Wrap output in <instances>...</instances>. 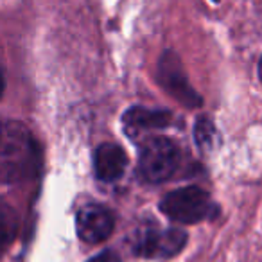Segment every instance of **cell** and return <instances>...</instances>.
Instances as JSON below:
<instances>
[{
    "label": "cell",
    "mask_w": 262,
    "mask_h": 262,
    "mask_svg": "<svg viewBox=\"0 0 262 262\" xmlns=\"http://www.w3.org/2000/svg\"><path fill=\"white\" fill-rule=\"evenodd\" d=\"M40 165V149L31 131L16 120H8L2 127L0 169L2 182L18 183L29 180Z\"/></svg>",
    "instance_id": "obj_1"
},
{
    "label": "cell",
    "mask_w": 262,
    "mask_h": 262,
    "mask_svg": "<svg viewBox=\"0 0 262 262\" xmlns=\"http://www.w3.org/2000/svg\"><path fill=\"white\" fill-rule=\"evenodd\" d=\"M127 165L126 151L119 144L106 142L95 149L94 155V171L101 182L112 183L122 178Z\"/></svg>",
    "instance_id": "obj_7"
},
{
    "label": "cell",
    "mask_w": 262,
    "mask_h": 262,
    "mask_svg": "<svg viewBox=\"0 0 262 262\" xmlns=\"http://www.w3.org/2000/svg\"><path fill=\"white\" fill-rule=\"evenodd\" d=\"M180 147L167 137H153L139 155V174L149 183H162L176 172L180 165Z\"/></svg>",
    "instance_id": "obj_3"
},
{
    "label": "cell",
    "mask_w": 262,
    "mask_h": 262,
    "mask_svg": "<svg viewBox=\"0 0 262 262\" xmlns=\"http://www.w3.org/2000/svg\"><path fill=\"white\" fill-rule=\"evenodd\" d=\"M214 2H219V0H214Z\"/></svg>",
    "instance_id": "obj_12"
},
{
    "label": "cell",
    "mask_w": 262,
    "mask_h": 262,
    "mask_svg": "<svg viewBox=\"0 0 262 262\" xmlns=\"http://www.w3.org/2000/svg\"><path fill=\"white\" fill-rule=\"evenodd\" d=\"M113 226H115V221H113L112 212L97 203L84 205L76 215L77 235L83 243L88 244H99L106 241L112 235Z\"/></svg>",
    "instance_id": "obj_6"
},
{
    "label": "cell",
    "mask_w": 262,
    "mask_h": 262,
    "mask_svg": "<svg viewBox=\"0 0 262 262\" xmlns=\"http://www.w3.org/2000/svg\"><path fill=\"white\" fill-rule=\"evenodd\" d=\"M160 210L176 223L194 225V223L214 217L217 207L210 200L207 190L190 185L176 189L169 192L167 196H164L160 203Z\"/></svg>",
    "instance_id": "obj_2"
},
{
    "label": "cell",
    "mask_w": 262,
    "mask_h": 262,
    "mask_svg": "<svg viewBox=\"0 0 262 262\" xmlns=\"http://www.w3.org/2000/svg\"><path fill=\"white\" fill-rule=\"evenodd\" d=\"M158 83L185 108H201L203 104V99L190 86L182 61L174 52L167 51L162 54L160 61H158Z\"/></svg>",
    "instance_id": "obj_4"
},
{
    "label": "cell",
    "mask_w": 262,
    "mask_h": 262,
    "mask_svg": "<svg viewBox=\"0 0 262 262\" xmlns=\"http://www.w3.org/2000/svg\"><path fill=\"white\" fill-rule=\"evenodd\" d=\"M185 243L187 233L180 228H147L139 235L135 250L146 258H169L178 253L185 246Z\"/></svg>",
    "instance_id": "obj_5"
},
{
    "label": "cell",
    "mask_w": 262,
    "mask_h": 262,
    "mask_svg": "<svg viewBox=\"0 0 262 262\" xmlns=\"http://www.w3.org/2000/svg\"><path fill=\"white\" fill-rule=\"evenodd\" d=\"M194 139L200 149H208L212 147L215 139V126L208 117H200L194 126Z\"/></svg>",
    "instance_id": "obj_9"
},
{
    "label": "cell",
    "mask_w": 262,
    "mask_h": 262,
    "mask_svg": "<svg viewBox=\"0 0 262 262\" xmlns=\"http://www.w3.org/2000/svg\"><path fill=\"white\" fill-rule=\"evenodd\" d=\"M122 120L127 135L135 137L139 131L167 127L172 120V115L167 110H153V108H144V106H133V108H129L124 113Z\"/></svg>",
    "instance_id": "obj_8"
},
{
    "label": "cell",
    "mask_w": 262,
    "mask_h": 262,
    "mask_svg": "<svg viewBox=\"0 0 262 262\" xmlns=\"http://www.w3.org/2000/svg\"><path fill=\"white\" fill-rule=\"evenodd\" d=\"M88 262H120V258H119V255H117L115 251L104 250V251H101L99 255H95L94 258H90Z\"/></svg>",
    "instance_id": "obj_10"
},
{
    "label": "cell",
    "mask_w": 262,
    "mask_h": 262,
    "mask_svg": "<svg viewBox=\"0 0 262 262\" xmlns=\"http://www.w3.org/2000/svg\"><path fill=\"white\" fill-rule=\"evenodd\" d=\"M258 77H260V81H262V58H260V61H258Z\"/></svg>",
    "instance_id": "obj_11"
}]
</instances>
